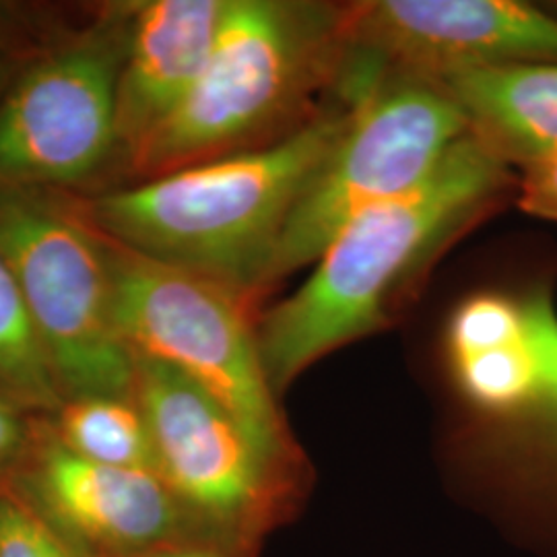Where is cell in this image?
<instances>
[{
    "label": "cell",
    "instance_id": "cell-1",
    "mask_svg": "<svg viewBox=\"0 0 557 557\" xmlns=\"http://www.w3.org/2000/svg\"><path fill=\"white\" fill-rule=\"evenodd\" d=\"M517 172L467 133L421 186L341 227L314 273L260 322V356L273 391L388 326L448 246L517 197Z\"/></svg>",
    "mask_w": 557,
    "mask_h": 557
},
{
    "label": "cell",
    "instance_id": "cell-2",
    "mask_svg": "<svg viewBox=\"0 0 557 557\" xmlns=\"http://www.w3.org/2000/svg\"><path fill=\"white\" fill-rule=\"evenodd\" d=\"M356 110L358 94L335 85L292 135L103 195L87 207L89 220L103 238L215 278L252 304L289 213Z\"/></svg>",
    "mask_w": 557,
    "mask_h": 557
},
{
    "label": "cell",
    "instance_id": "cell-3",
    "mask_svg": "<svg viewBox=\"0 0 557 557\" xmlns=\"http://www.w3.org/2000/svg\"><path fill=\"white\" fill-rule=\"evenodd\" d=\"M347 7L230 0L220 38L178 108L128 156L149 178L259 149L312 119L347 54Z\"/></svg>",
    "mask_w": 557,
    "mask_h": 557
},
{
    "label": "cell",
    "instance_id": "cell-4",
    "mask_svg": "<svg viewBox=\"0 0 557 557\" xmlns=\"http://www.w3.org/2000/svg\"><path fill=\"white\" fill-rule=\"evenodd\" d=\"M98 236L114 319L133 356L158 359L195 380L238 419L267 457L298 475V448L264 370L250 301L215 278Z\"/></svg>",
    "mask_w": 557,
    "mask_h": 557
},
{
    "label": "cell",
    "instance_id": "cell-5",
    "mask_svg": "<svg viewBox=\"0 0 557 557\" xmlns=\"http://www.w3.org/2000/svg\"><path fill=\"white\" fill-rule=\"evenodd\" d=\"M338 83L358 94L356 119L289 213L267 287L317 262L359 213L421 186L469 133L457 103L432 81Z\"/></svg>",
    "mask_w": 557,
    "mask_h": 557
},
{
    "label": "cell",
    "instance_id": "cell-6",
    "mask_svg": "<svg viewBox=\"0 0 557 557\" xmlns=\"http://www.w3.org/2000/svg\"><path fill=\"white\" fill-rule=\"evenodd\" d=\"M0 248L60 391L133 397L135 356L114 319L100 236L29 190L0 186Z\"/></svg>",
    "mask_w": 557,
    "mask_h": 557
},
{
    "label": "cell",
    "instance_id": "cell-7",
    "mask_svg": "<svg viewBox=\"0 0 557 557\" xmlns=\"http://www.w3.org/2000/svg\"><path fill=\"white\" fill-rule=\"evenodd\" d=\"M133 398L147 421L158 473L190 515L225 533L250 535L285 508L298 475L267 457L195 380L135 356Z\"/></svg>",
    "mask_w": 557,
    "mask_h": 557
},
{
    "label": "cell",
    "instance_id": "cell-8",
    "mask_svg": "<svg viewBox=\"0 0 557 557\" xmlns=\"http://www.w3.org/2000/svg\"><path fill=\"white\" fill-rule=\"evenodd\" d=\"M124 44L81 41L29 71L0 106V186L71 184L119 145Z\"/></svg>",
    "mask_w": 557,
    "mask_h": 557
},
{
    "label": "cell",
    "instance_id": "cell-9",
    "mask_svg": "<svg viewBox=\"0 0 557 557\" xmlns=\"http://www.w3.org/2000/svg\"><path fill=\"white\" fill-rule=\"evenodd\" d=\"M345 23L349 52L382 75L557 62V13L520 0H372L347 4Z\"/></svg>",
    "mask_w": 557,
    "mask_h": 557
},
{
    "label": "cell",
    "instance_id": "cell-10",
    "mask_svg": "<svg viewBox=\"0 0 557 557\" xmlns=\"http://www.w3.org/2000/svg\"><path fill=\"white\" fill-rule=\"evenodd\" d=\"M230 0H153L135 11L119 75V147L131 156L207 66Z\"/></svg>",
    "mask_w": 557,
    "mask_h": 557
},
{
    "label": "cell",
    "instance_id": "cell-11",
    "mask_svg": "<svg viewBox=\"0 0 557 557\" xmlns=\"http://www.w3.org/2000/svg\"><path fill=\"white\" fill-rule=\"evenodd\" d=\"M34 481L62 524L108 547H156L186 524V506L158 473L94 462L62 444L41 453Z\"/></svg>",
    "mask_w": 557,
    "mask_h": 557
},
{
    "label": "cell",
    "instance_id": "cell-12",
    "mask_svg": "<svg viewBox=\"0 0 557 557\" xmlns=\"http://www.w3.org/2000/svg\"><path fill=\"white\" fill-rule=\"evenodd\" d=\"M440 85L467 120L469 135L520 174L557 151V62L457 73Z\"/></svg>",
    "mask_w": 557,
    "mask_h": 557
},
{
    "label": "cell",
    "instance_id": "cell-13",
    "mask_svg": "<svg viewBox=\"0 0 557 557\" xmlns=\"http://www.w3.org/2000/svg\"><path fill=\"white\" fill-rule=\"evenodd\" d=\"M529 312L541 359L537 398L517 418L499 423L520 479L557 499V308L549 287L529 292Z\"/></svg>",
    "mask_w": 557,
    "mask_h": 557
},
{
    "label": "cell",
    "instance_id": "cell-14",
    "mask_svg": "<svg viewBox=\"0 0 557 557\" xmlns=\"http://www.w3.org/2000/svg\"><path fill=\"white\" fill-rule=\"evenodd\" d=\"M60 444L94 462L158 473L147 421L131 398H73L60 411Z\"/></svg>",
    "mask_w": 557,
    "mask_h": 557
},
{
    "label": "cell",
    "instance_id": "cell-15",
    "mask_svg": "<svg viewBox=\"0 0 557 557\" xmlns=\"http://www.w3.org/2000/svg\"><path fill=\"white\" fill-rule=\"evenodd\" d=\"M529 310V299H527ZM465 398L496 421L517 418L539 393L541 359L529 312L527 335L487 351L450 359Z\"/></svg>",
    "mask_w": 557,
    "mask_h": 557
},
{
    "label": "cell",
    "instance_id": "cell-16",
    "mask_svg": "<svg viewBox=\"0 0 557 557\" xmlns=\"http://www.w3.org/2000/svg\"><path fill=\"white\" fill-rule=\"evenodd\" d=\"M0 391L29 407L62 403L60 386L29 319L20 281L0 248Z\"/></svg>",
    "mask_w": 557,
    "mask_h": 557
},
{
    "label": "cell",
    "instance_id": "cell-17",
    "mask_svg": "<svg viewBox=\"0 0 557 557\" xmlns=\"http://www.w3.org/2000/svg\"><path fill=\"white\" fill-rule=\"evenodd\" d=\"M527 331V294L512 296L496 289L479 292L460 301L448 320V358L494 349L524 337Z\"/></svg>",
    "mask_w": 557,
    "mask_h": 557
},
{
    "label": "cell",
    "instance_id": "cell-18",
    "mask_svg": "<svg viewBox=\"0 0 557 557\" xmlns=\"http://www.w3.org/2000/svg\"><path fill=\"white\" fill-rule=\"evenodd\" d=\"M0 557H75L62 539L20 502L0 498Z\"/></svg>",
    "mask_w": 557,
    "mask_h": 557
},
{
    "label": "cell",
    "instance_id": "cell-19",
    "mask_svg": "<svg viewBox=\"0 0 557 557\" xmlns=\"http://www.w3.org/2000/svg\"><path fill=\"white\" fill-rule=\"evenodd\" d=\"M517 205L531 218L557 223V151L518 174Z\"/></svg>",
    "mask_w": 557,
    "mask_h": 557
},
{
    "label": "cell",
    "instance_id": "cell-20",
    "mask_svg": "<svg viewBox=\"0 0 557 557\" xmlns=\"http://www.w3.org/2000/svg\"><path fill=\"white\" fill-rule=\"evenodd\" d=\"M23 444V425L13 407L0 398V460L13 457Z\"/></svg>",
    "mask_w": 557,
    "mask_h": 557
},
{
    "label": "cell",
    "instance_id": "cell-21",
    "mask_svg": "<svg viewBox=\"0 0 557 557\" xmlns=\"http://www.w3.org/2000/svg\"><path fill=\"white\" fill-rule=\"evenodd\" d=\"M153 557H230L225 552H220L215 547H174V549H163Z\"/></svg>",
    "mask_w": 557,
    "mask_h": 557
},
{
    "label": "cell",
    "instance_id": "cell-22",
    "mask_svg": "<svg viewBox=\"0 0 557 557\" xmlns=\"http://www.w3.org/2000/svg\"><path fill=\"white\" fill-rule=\"evenodd\" d=\"M552 7H554V9H552V11H554V13H557V2H554V4H552Z\"/></svg>",
    "mask_w": 557,
    "mask_h": 557
}]
</instances>
